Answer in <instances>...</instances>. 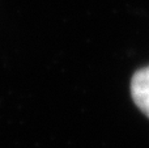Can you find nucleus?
Segmentation results:
<instances>
[{"label":"nucleus","mask_w":149,"mask_h":148,"mask_svg":"<svg viewBox=\"0 0 149 148\" xmlns=\"http://www.w3.org/2000/svg\"><path fill=\"white\" fill-rule=\"evenodd\" d=\"M131 94L137 108L149 118V67L141 68L134 75Z\"/></svg>","instance_id":"f257e3e1"}]
</instances>
